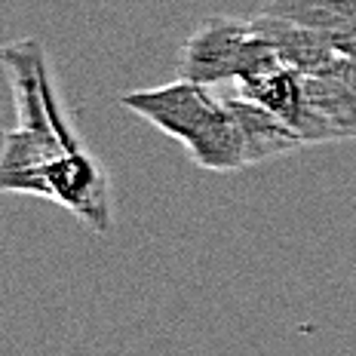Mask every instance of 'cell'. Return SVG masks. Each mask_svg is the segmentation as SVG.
Masks as SVG:
<instances>
[{
	"instance_id": "obj_1",
	"label": "cell",
	"mask_w": 356,
	"mask_h": 356,
	"mask_svg": "<svg viewBox=\"0 0 356 356\" xmlns=\"http://www.w3.org/2000/svg\"><path fill=\"white\" fill-rule=\"evenodd\" d=\"M120 105L181 142L197 166L212 172H236L246 166L243 126L227 99H218L212 86L178 77L172 83L123 95Z\"/></svg>"
},
{
	"instance_id": "obj_2",
	"label": "cell",
	"mask_w": 356,
	"mask_h": 356,
	"mask_svg": "<svg viewBox=\"0 0 356 356\" xmlns=\"http://www.w3.org/2000/svg\"><path fill=\"white\" fill-rule=\"evenodd\" d=\"M0 188L10 194H28L53 200L62 209L77 215L95 234L114 227V203H111V178L99 160L83 145L58 154L56 160L31 169H10L0 175Z\"/></svg>"
},
{
	"instance_id": "obj_3",
	"label": "cell",
	"mask_w": 356,
	"mask_h": 356,
	"mask_svg": "<svg viewBox=\"0 0 356 356\" xmlns=\"http://www.w3.org/2000/svg\"><path fill=\"white\" fill-rule=\"evenodd\" d=\"M3 65L10 74L13 95L19 108V129L34 132L49 142L77 147L80 138L65 114V105L53 86L47 49L40 40H19L3 49Z\"/></svg>"
},
{
	"instance_id": "obj_4",
	"label": "cell",
	"mask_w": 356,
	"mask_h": 356,
	"mask_svg": "<svg viewBox=\"0 0 356 356\" xmlns=\"http://www.w3.org/2000/svg\"><path fill=\"white\" fill-rule=\"evenodd\" d=\"M255 31V22L234 16H209L191 31L178 53V74L206 86L234 83L243 49Z\"/></svg>"
},
{
	"instance_id": "obj_5",
	"label": "cell",
	"mask_w": 356,
	"mask_h": 356,
	"mask_svg": "<svg viewBox=\"0 0 356 356\" xmlns=\"http://www.w3.org/2000/svg\"><path fill=\"white\" fill-rule=\"evenodd\" d=\"M227 105H231V111L243 126V138H246V166L286 157V154H292V151H298V147L307 145L292 123L283 120L280 114H273L270 108L246 99V95H227Z\"/></svg>"
},
{
	"instance_id": "obj_6",
	"label": "cell",
	"mask_w": 356,
	"mask_h": 356,
	"mask_svg": "<svg viewBox=\"0 0 356 356\" xmlns=\"http://www.w3.org/2000/svg\"><path fill=\"white\" fill-rule=\"evenodd\" d=\"M261 13L292 19L298 25L335 37L344 53L356 47V10L347 0H267Z\"/></svg>"
},
{
	"instance_id": "obj_7",
	"label": "cell",
	"mask_w": 356,
	"mask_h": 356,
	"mask_svg": "<svg viewBox=\"0 0 356 356\" xmlns=\"http://www.w3.org/2000/svg\"><path fill=\"white\" fill-rule=\"evenodd\" d=\"M347 3H350V6H353V10H356V0H347Z\"/></svg>"
}]
</instances>
